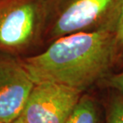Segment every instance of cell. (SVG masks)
I'll list each match as a JSON object with an SVG mask.
<instances>
[{"label": "cell", "instance_id": "7", "mask_svg": "<svg viewBox=\"0 0 123 123\" xmlns=\"http://www.w3.org/2000/svg\"><path fill=\"white\" fill-rule=\"evenodd\" d=\"M105 123H123V97L116 95L108 103Z\"/></svg>", "mask_w": 123, "mask_h": 123}, {"label": "cell", "instance_id": "11", "mask_svg": "<svg viewBox=\"0 0 123 123\" xmlns=\"http://www.w3.org/2000/svg\"><path fill=\"white\" fill-rule=\"evenodd\" d=\"M11 123H25V122H24L23 120H22L21 117H19L18 118H17L16 120H14V121L13 122H11Z\"/></svg>", "mask_w": 123, "mask_h": 123}, {"label": "cell", "instance_id": "2", "mask_svg": "<svg viewBox=\"0 0 123 123\" xmlns=\"http://www.w3.org/2000/svg\"><path fill=\"white\" fill-rule=\"evenodd\" d=\"M45 43L81 32H116L123 0H44Z\"/></svg>", "mask_w": 123, "mask_h": 123}, {"label": "cell", "instance_id": "9", "mask_svg": "<svg viewBox=\"0 0 123 123\" xmlns=\"http://www.w3.org/2000/svg\"><path fill=\"white\" fill-rule=\"evenodd\" d=\"M115 46L117 54V61L123 52V6L122 9L121 16H120L118 25H117L116 32H115Z\"/></svg>", "mask_w": 123, "mask_h": 123}, {"label": "cell", "instance_id": "10", "mask_svg": "<svg viewBox=\"0 0 123 123\" xmlns=\"http://www.w3.org/2000/svg\"><path fill=\"white\" fill-rule=\"evenodd\" d=\"M117 65L123 66V52L122 53V55H120V57H119V58H118V61H117Z\"/></svg>", "mask_w": 123, "mask_h": 123}, {"label": "cell", "instance_id": "1", "mask_svg": "<svg viewBox=\"0 0 123 123\" xmlns=\"http://www.w3.org/2000/svg\"><path fill=\"white\" fill-rule=\"evenodd\" d=\"M21 59L34 83L55 82L84 92L117 65L115 31L69 34Z\"/></svg>", "mask_w": 123, "mask_h": 123}, {"label": "cell", "instance_id": "5", "mask_svg": "<svg viewBox=\"0 0 123 123\" xmlns=\"http://www.w3.org/2000/svg\"><path fill=\"white\" fill-rule=\"evenodd\" d=\"M34 86L21 58L0 52V122L20 117Z\"/></svg>", "mask_w": 123, "mask_h": 123}, {"label": "cell", "instance_id": "12", "mask_svg": "<svg viewBox=\"0 0 123 123\" xmlns=\"http://www.w3.org/2000/svg\"><path fill=\"white\" fill-rule=\"evenodd\" d=\"M0 123H2V122H0Z\"/></svg>", "mask_w": 123, "mask_h": 123}, {"label": "cell", "instance_id": "3", "mask_svg": "<svg viewBox=\"0 0 123 123\" xmlns=\"http://www.w3.org/2000/svg\"><path fill=\"white\" fill-rule=\"evenodd\" d=\"M44 0H0V52L21 58L44 41Z\"/></svg>", "mask_w": 123, "mask_h": 123}, {"label": "cell", "instance_id": "6", "mask_svg": "<svg viewBox=\"0 0 123 123\" xmlns=\"http://www.w3.org/2000/svg\"><path fill=\"white\" fill-rule=\"evenodd\" d=\"M65 123H100V114L96 101L83 94Z\"/></svg>", "mask_w": 123, "mask_h": 123}, {"label": "cell", "instance_id": "8", "mask_svg": "<svg viewBox=\"0 0 123 123\" xmlns=\"http://www.w3.org/2000/svg\"><path fill=\"white\" fill-rule=\"evenodd\" d=\"M102 81H104L106 86L117 90L118 94L123 97V70L112 74H109Z\"/></svg>", "mask_w": 123, "mask_h": 123}, {"label": "cell", "instance_id": "4", "mask_svg": "<svg viewBox=\"0 0 123 123\" xmlns=\"http://www.w3.org/2000/svg\"><path fill=\"white\" fill-rule=\"evenodd\" d=\"M82 93L55 82L34 83L20 117L25 123H65Z\"/></svg>", "mask_w": 123, "mask_h": 123}]
</instances>
